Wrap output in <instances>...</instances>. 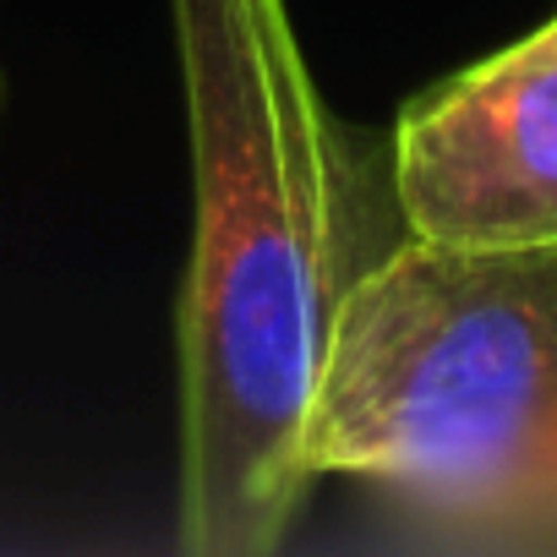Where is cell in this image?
Returning <instances> with one entry per match:
<instances>
[{"label": "cell", "instance_id": "obj_1", "mask_svg": "<svg viewBox=\"0 0 557 557\" xmlns=\"http://www.w3.org/2000/svg\"><path fill=\"white\" fill-rule=\"evenodd\" d=\"M191 137L181 350V552L268 557L307 508L312 405L377 262L361 153L290 0H170Z\"/></svg>", "mask_w": 557, "mask_h": 557}, {"label": "cell", "instance_id": "obj_2", "mask_svg": "<svg viewBox=\"0 0 557 557\" xmlns=\"http://www.w3.org/2000/svg\"><path fill=\"white\" fill-rule=\"evenodd\" d=\"M307 454L432 541L557 552V246L377 251L339 312Z\"/></svg>", "mask_w": 557, "mask_h": 557}, {"label": "cell", "instance_id": "obj_3", "mask_svg": "<svg viewBox=\"0 0 557 557\" xmlns=\"http://www.w3.org/2000/svg\"><path fill=\"white\" fill-rule=\"evenodd\" d=\"M394 202L432 246H557V17L399 115Z\"/></svg>", "mask_w": 557, "mask_h": 557}]
</instances>
